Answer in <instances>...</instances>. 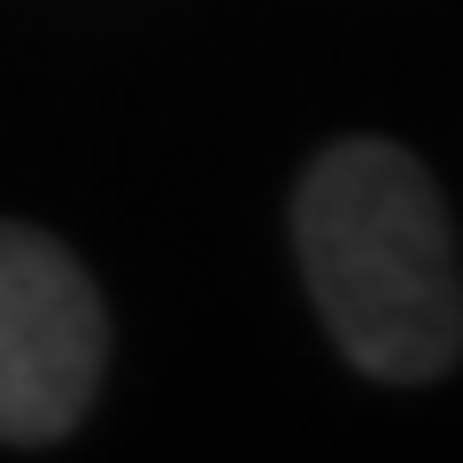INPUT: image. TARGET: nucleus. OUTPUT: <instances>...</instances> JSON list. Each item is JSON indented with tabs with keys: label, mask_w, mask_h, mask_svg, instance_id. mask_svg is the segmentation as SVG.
Wrapping results in <instances>:
<instances>
[{
	"label": "nucleus",
	"mask_w": 463,
	"mask_h": 463,
	"mask_svg": "<svg viewBox=\"0 0 463 463\" xmlns=\"http://www.w3.org/2000/svg\"><path fill=\"white\" fill-rule=\"evenodd\" d=\"M109 364V317L70 248L0 224V440L47 448L85 417Z\"/></svg>",
	"instance_id": "obj_2"
},
{
	"label": "nucleus",
	"mask_w": 463,
	"mask_h": 463,
	"mask_svg": "<svg viewBox=\"0 0 463 463\" xmlns=\"http://www.w3.org/2000/svg\"><path fill=\"white\" fill-rule=\"evenodd\" d=\"M294 248L340 355L425 386L463 355V270L440 185L386 139H340L294 194Z\"/></svg>",
	"instance_id": "obj_1"
}]
</instances>
